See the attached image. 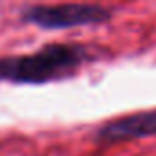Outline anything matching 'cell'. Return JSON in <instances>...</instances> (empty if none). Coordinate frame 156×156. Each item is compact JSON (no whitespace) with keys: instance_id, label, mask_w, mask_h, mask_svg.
I'll return each mask as SVG.
<instances>
[{"instance_id":"6da1fadb","label":"cell","mask_w":156,"mask_h":156,"mask_svg":"<svg viewBox=\"0 0 156 156\" xmlns=\"http://www.w3.org/2000/svg\"><path fill=\"white\" fill-rule=\"evenodd\" d=\"M92 59L79 44L53 42L31 53L0 57V81L13 85H46L75 75Z\"/></svg>"},{"instance_id":"7a4b0ae2","label":"cell","mask_w":156,"mask_h":156,"mask_svg":"<svg viewBox=\"0 0 156 156\" xmlns=\"http://www.w3.org/2000/svg\"><path fill=\"white\" fill-rule=\"evenodd\" d=\"M20 19L26 24H33L42 30H70L103 24L112 19V11L99 4H39L22 11Z\"/></svg>"},{"instance_id":"3957f363","label":"cell","mask_w":156,"mask_h":156,"mask_svg":"<svg viewBox=\"0 0 156 156\" xmlns=\"http://www.w3.org/2000/svg\"><path fill=\"white\" fill-rule=\"evenodd\" d=\"M149 136H156V108L110 119L96 130L99 143H119Z\"/></svg>"}]
</instances>
